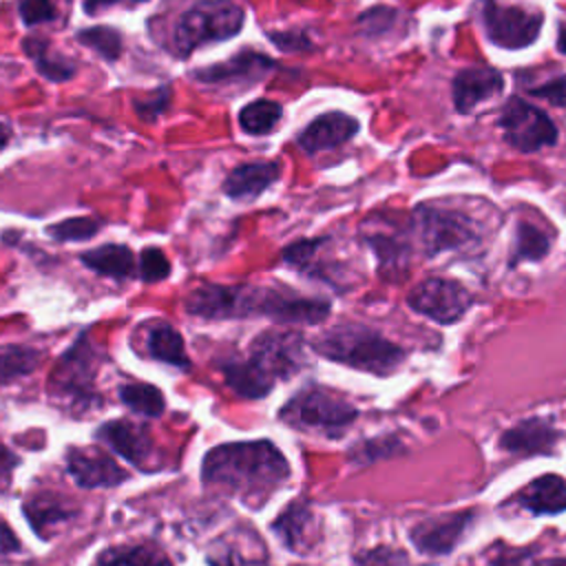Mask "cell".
I'll return each instance as SVG.
<instances>
[{"label": "cell", "instance_id": "d6986e66", "mask_svg": "<svg viewBox=\"0 0 566 566\" xmlns=\"http://www.w3.org/2000/svg\"><path fill=\"white\" fill-rule=\"evenodd\" d=\"M504 88V77L491 66H469L455 73L451 93L453 106L460 115L471 113L480 102L497 95Z\"/></svg>", "mask_w": 566, "mask_h": 566}, {"label": "cell", "instance_id": "7c38bea8", "mask_svg": "<svg viewBox=\"0 0 566 566\" xmlns=\"http://www.w3.org/2000/svg\"><path fill=\"white\" fill-rule=\"evenodd\" d=\"M363 237L378 259V270L382 279L400 281L409 270L411 245L407 241V234L389 221L367 219L363 226Z\"/></svg>", "mask_w": 566, "mask_h": 566}, {"label": "cell", "instance_id": "8fae6325", "mask_svg": "<svg viewBox=\"0 0 566 566\" xmlns=\"http://www.w3.org/2000/svg\"><path fill=\"white\" fill-rule=\"evenodd\" d=\"M471 303H473V296L460 281L440 279V276L420 281L407 294V305L413 312L440 325H451L460 321L471 307Z\"/></svg>", "mask_w": 566, "mask_h": 566}, {"label": "cell", "instance_id": "f6af8a7d", "mask_svg": "<svg viewBox=\"0 0 566 566\" xmlns=\"http://www.w3.org/2000/svg\"><path fill=\"white\" fill-rule=\"evenodd\" d=\"M524 566H566V557H548V559H533L524 562Z\"/></svg>", "mask_w": 566, "mask_h": 566}, {"label": "cell", "instance_id": "7402d4cb", "mask_svg": "<svg viewBox=\"0 0 566 566\" xmlns=\"http://www.w3.org/2000/svg\"><path fill=\"white\" fill-rule=\"evenodd\" d=\"M22 511L35 535L42 539H53L60 528L77 515V509L57 493H33L24 500Z\"/></svg>", "mask_w": 566, "mask_h": 566}, {"label": "cell", "instance_id": "8992f818", "mask_svg": "<svg viewBox=\"0 0 566 566\" xmlns=\"http://www.w3.org/2000/svg\"><path fill=\"white\" fill-rule=\"evenodd\" d=\"M279 418L294 429L321 433L327 438H340L347 427L358 418V409L340 394L307 385L298 389L279 411Z\"/></svg>", "mask_w": 566, "mask_h": 566}, {"label": "cell", "instance_id": "8d00e7d4", "mask_svg": "<svg viewBox=\"0 0 566 566\" xmlns=\"http://www.w3.org/2000/svg\"><path fill=\"white\" fill-rule=\"evenodd\" d=\"M170 274V261L159 248H144L139 252V279L146 283L164 281Z\"/></svg>", "mask_w": 566, "mask_h": 566}, {"label": "cell", "instance_id": "ffe728a7", "mask_svg": "<svg viewBox=\"0 0 566 566\" xmlns=\"http://www.w3.org/2000/svg\"><path fill=\"white\" fill-rule=\"evenodd\" d=\"M272 531L287 551L298 555H307L318 539L316 517L312 509L301 500L290 502L279 513V517L272 522Z\"/></svg>", "mask_w": 566, "mask_h": 566}, {"label": "cell", "instance_id": "7a4b0ae2", "mask_svg": "<svg viewBox=\"0 0 566 566\" xmlns=\"http://www.w3.org/2000/svg\"><path fill=\"white\" fill-rule=\"evenodd\" d=\"M201 480L248 509H261L290 480V464L270 440L226 442L203 455Z\"/></svg>", "mask_w": 566, "mask_h": 566}, {"label": "cell", "instance_id": "1f68e13d", "mask_svg": "<svg viewBox=\"0 0 566 566\" xmlns=\"http://www.w3.org/2000/svg\"><path fill=\"white\" fill-rule=\"evenodd\" d=\"M548 248H551V241L537 226L528 221H520L515 228L511 265H517L520 261H539L546 256Z\"/></svg>", "mask_w": 566, "mask_h": 566}, {"label": "cell", "instance_id": "484cf974", "mask_svg": "<svg viewBox=\"0 0 566 566\" xmlns=\"http://www.w3.org/2000/svg\"><path fill=\"white\" fill-rule=\"evenodd\" d=\"M22 49L24 53L33 60L35 69L40 75H44L51 82H66L75 75L77 66L71 57H66L64 53H57L49 40L31 35L22 40Z\"/></svg>", "mask_w": 566, "mask_h": 566}, {"label": "cell", "instance_id": "f35d334b", "mask_svg": "<svg viewBox=\"0 0 566 566\" xmlns=\"http://www.w3.org/2000/svg\"><path fill=\"white\" fill-rule=\"evenodd\" d=\"M170 93H172L170 86H161V88L153 91L150 95H146L144 99H135L133 106L142 119H155L170 104Z\"/></svg>", "mask_w": 566, "mask_h": 566}, {"label": "cell", "instance_id": "ee69618b", "mask_svg": "<svg viewBox=\"0 0 566 566\" xmlns=\"http://www.w3.org/2000/svg\"><path fill=\"white\" fill-rule=\"evenodd\" d=\"M139 2H146V0H84V11L88 15H95L97 11H102L111 4H139Z\"/></svg>", "mask_w": 566, "mask_h": 566}, {"label": "cell", "instance_id": "cb8c5ba5", "mask_svg": "<svg viewBox=\"0 0 566 566\" xmlns=\"http://www.w3.org/2000/svg\"><path fill=\"white\" fill-rule=\"evenodd\" d=\"M515 502L533 515H557L566 511V480L557 473H544L528 482Z\"/></svg>", "mask_w": 566, "mask_h": 566}, {"label": "cell", "instance_id": "5bb4252c", "mask_svg": "<svg viewBox=\"0 0 566 566\" xmlns=\"http://www.w3.org/2000/svg\"><path fill=\"white\" fill-rule=\"evenodd\" d=\"M66 471L73 482L82 489H113L128 480L124 471L108 453L102 449H66Z\"/></svg>", "mask_w": 566, "mask_h": 566}, {"label": "cell", "instance_id": "bcb514c9", "mask_svg": "<svg viewBox=\"0 0 566 566\" xmlns=\"http://www.w3.org/2000/svg\"><path fill=\"white\" fill-rule=\"evenodd\" d=\"M9 139H11V126L4 124V122H0V150L7 146Z\"/></svg>", "mask_w": 566, "mask_h": 566}, {"label": "cell", "instance_id": "4316f807", "mask_svg": "<svg viewBox=\"0 0 566 566\" xmlns=\"http://www.w3.org/2000/svg\"><path fill=\"white\" fill-rule=\"evenodd\" d=\"M93 566H172V562L155 544H124L104 548Z\"/></svg>", "mask_w": 566, "mask_h": 566}, {"label": "cell", "instance_id": "4fadbf2b", "mask_svg": "<svg viewBox=\"0 0 566 566\" xmlns=\"http://www.w3.org/2000/svg\"><path fill=\"white\" fill-rule=\"evenodd\" d=\"M206 559L210 566H268V548L252 526L239 524L210 542Z\"/></svg>", "mask_w": 566, "mask_h": 566}, {"label": "cell", "instance_id": "ac0fdd59", "mask_svg": "<svg viewBox=\"0 0 566 566\" xmlns=\"http://www.w3.org/2000/svg\"><path fill=\"white\" fill-rule=\"evenodd\" d=\"M358 119L343 113V111H329L318 117H314L301 133H298V146L307 153H321L336 148L345 142H349L358 133Z\"/></svg>", "mask_w": 566, "mask_h": 566}, {"label": "cell", "instance_id": "f1b7e54d", "mask_svg": "<svg viewBox=\"0 0 566 566\" xmlns=\"http://www.w3.org/2000/svg\"><path fill=\"white\" fill-rule=\"evenodd\" d=\"M42 363V352L29 345H0V387L33 374Z\"/></svg>", "mask_w": 566, "mask_h": 566}, {"label": "cell", "instance_id": "74e56055", "mask_svg": "<svg viewBox=\"0 0 566 566\" xmlns=\"http://www.w3.org/2000/svg\"><path fill=\"white\" fill-rule=\"evenodd\" d=\"M18 11L27 27L51 22L57 15L55 0H20Z\"/></svg>", "mask_w": 566, "mask_h": 566}, {"label": "cell", "instance_id": "44dd1931", "mask_svg": "<svg viewBox=\"0 0 566 566\" xmlns=\"http://www.w3.org/2000/svg\"><path fill=\"white\" fill-rule=\"evenodd\" d=\"M557 438H559V431L553 427L551 420L528 418L506 429L500 436V449L515 458L539 455V453H551L557 444Z\"/></svg>", "mask_w": 566, "mask_h": 566}, {"label": "cell", "instance_id": "e575fe53", "mask_svg": "<svg viewBox=\"0 0 566 566\" xmlns=\"http://www.w3.org/2000/svg\"><path fill=\"white\" fill-rule=\"evenodd\" d=\"M400 451L402 447L396 438H374V440H363L358 447H354L349 451V458L354 462H374L378 458H387Z\"/></svg>", "mask_w": 566, "mask_h": 566}, {"label": "cell", "instance_id": "836d02e7", "mask_svg": "<svg viewBox=\"0 0 566 566\" xmlns=\"http://www.w3.org/2000/svg\"><path fill=\"white\" fill-rule=\"evenodd\" d=\"M102 228V219L95 217H69L46 228V234L55 241H84Z\"/></svg>", "mask_w": 566, "mask_h": 566}, {"label": "cell", "instance_id": "3957f363", "mask_svg": "<svg viewBox=\"0 0 566 566\" xmlns=\"http://www.w3.org/2000/svg\"><path fill=\"white\" fill-rule=\"evenodd\" d=\"M305 340L292 329L261 332L245 358H232L221 363L226 385L248 400L265 398L279 380L292 378L305 363Z\"/></svg>", "mask_w": 566, "mask_h": 566}, {"label": "cell", "instance_id": "e0dca14e", "mask_svg": "<svg viewBox=\"0 0 566 566\" xmlns=\"http://www.w3.org/2000/svg\"><path fill=\"white\" fill-rule=\"evenodd\" d=\"M276 69L274 60L259 53V51H241L237 55H232L226 62L206 66V69H197L192 73V77L197 82L203 84H212V86H228V84H252L259 82L261 77H265L268 73H272Z\"/></svg>", "mask_w": 566, "mask_h": 566}, {"label": "cell", "instance_id": "d590c367", "mask_svg": "<svg viewBox=\"0 0 566 566\" xmlns=\"http://www.w3.org/2000/svg\"><path fill=\"white\" fill-rule=\"evenodd\" d=\"M354 566H407L409 557L405 551L394 546H376L354 555Z\"/></svg>", "mask_w": 566, "mask_h": 566}, {"label": "cell", "instance_id": "d4e9b609", "mask_svg": "<svg viewBox=\"0 0 566 566\" xmlns=\"http://www.w3.org/2000/svg\"><path fill=\"white\" fill-rule=\"evenodd\" d=\"M80 261L93 272L117 281L130 279L135 274V256L122 243H104L99 248L86 250L80 254Z\"/></svg>", "mask_w": 566, "mask_h": 566}, {"label": "cell", "instance_id": "ab89813d", "mask_svg": "<svg viewBox=\"0 0 566 566\" xmlns=\"http://www.w3.org/2000/svg\"><path fill=\"white\" fill-rule=\"evenodd\" d=\"M531 93L542 97V99H548L555 106H564L566 104V75L564 77H555V80L546 82L544 86L533 88Z\"/></svg>", "mask_w": 566, "mask_h": 566}, {"label": "cell", "instance_id": "7bdbcfd3", "mask_svg": "<svg viewBox=\"0 0 566 566\" xmlns=\"http://www.w3.org/2000/svg\"><path fill=\"white\" fill-rule=\"evenodd\" d=\"M20 551V539L18 535L13 533V528L0 520V557L2 555H11V553H18Z\"/></svg>", "mask_w": 566, "mask_h": 566}, {"label": "cell", "instance_id": "f546056e", "mask_svg": "<svg viewBox=\"0 0 566 566\" xmlns=\"http://www.w3.org/2000/svg\"><path fill=\"white\" fill-rule=\"evenodd\" d=\"M119 400L139 416L159 418L166 409L164 394L148 382H128L119 387Z\"/></svg>", "mask_w": 566, "mask_h": 566}, {"label": "cell", "instance_id": "277c9868", "mask_svg": "<svg viewBox=\"0 0 566 566\" xmlns=\"http://www.w3.org/2000/svg\"><path fill=\"white\" fill-rule=\"evenodd\" d=\"M310 345L318 356L327 360L376 376L394 374L407 356L400 345L391 343L380 332L358 323H343L329 327L318 334Z\"/></svg>", "mask_w": 566, "mask_h": 566}, {"label": "cell", "instance_id": "d6a6232c", "mask_svg": "<svg viewBox=\"0 0 566 566\" xmlns=\"http://www.w3.org/2000/svg\"><path fill=\"white\" fill-rule=\"evenodd\" d=\"M77 42L91 51H95L99 57L115 62L122 55V33L115 27L97 24L82 29L77 35Z\"/></svg>", "mask_w": 566, "mask_h": 566}, {"label": "cell", "instance_id": "603a6c76", "mask_svg": "<svg viewBox=\"0 0 566 566\" xmlns=\"http://www.w3.org/2000/svg\"><path fill=\"white\" fill-rule=\"evenodd\" d=\"M279 177V161H245L230 170L223 181V192L234 201H252L261 197Z\"/></svg>", "mask_w": 566, "mask_h": 566}, {"label": "cell", "instance_id": "9c48e42d", "mask_svg": "<svg viewBox=\"0 0 566 566\" xmlns=\"http://www.w3.org/2000/svg\"><path fill=\"white\" fill-rule=\"evenodd\" d=\"M544 15L520 4H506L502 0H480V22L486 38L509 51L531 46L542 31Z\"/></svg>", "mask_w": 566, "mask_h": 566}, {"label": "cell", "instance_id": "2e32d148", "mask_svg": "<svg viewBox=\"0 0 566 566\" xmlns=\"http://www.w3.org/2000/svg\"><path fill=\"white\" fill-rule=\"evenodd\" d=\"M95 438L106 442L117 455L128 460L142 471H150V460H153V438L144 424L130 422L126 418L108 420L104 422L97 431Z\"/></svg>", "mask_w": 566, "mask_h": 566}, {"label": "cell", "instance_id": "6da1fadb", "mask_svg": "<svg viewBox=\"0 0 566 566\" xmlns=\"http://www.w3.org/2000/svg\"><path fill=\"white\" fill-rule=\"evenodd\" d=\"M184 307L188 314L208 321L256 316L283 325H316L329 316L327 301L268 285L203 283L186 296Z\"/></svg>", "mask_w": 566, "mask_h": 566}, {"label": "cell", "instance_id": "60d3db41", "mask_svg": "<svg viewBox=\"0 0 566 566\" xmlns=\"http://www.w3.org/2000/svg\"><path fill=\"white\" fill-rule=\"evenodd\" d=\"M270 40L281 49V51H305L312 46L310 38H305L298 31H285V33H270Z\"/></svg>", "mask_w": 566, "mask_h": 566}, {"label": "cell", "instance_id": "52a82bcc", "mask_svg": "<svg viewBox=\"0 0 566 566\" xmlns=\"http://www.w3.org/2000/svg\"><path fill=\"white\" fill-rule=\"evenodd\" d=\"M245 11L232 0H199L186 9L172 31L177 55L186 57L199 46L223 42L241 33Z\"/></svg>", "mask_w": 566, "mask_h": 566}, {"label": "cell", "instance_id": "ba28073f", "mask_svg": "<svg viewBox=\"0 0 566 566\" xmlns=\"http://www.w3.org/2000/svg\"><path fill=\"white\" fill-rule=\"evenodd\" d=\"M411 230L429 259L440 252L467 250L478 241L471 219L449 208L418 206L411 217Z\"/></svg>", "mask_w": 566, "mask_h": 566}, {"label": "cell", "instance_id": "5b68a950", "mask_svg": "<svg viewBox=\"0 0 566 566\" xmlns=\"http://www.w3.org/2000/svg\"><path fill=\"white\" fill-rule=\"evenodd\" d=\"M99 369V354L86 334L60 356L49 378V396L60 409L84 413L88 409H99L102 398L95 391V378Z\"/></svg>", "mask_w": 566, "mask_h": 566}, {"label": "cell", "instance_id": "4dcf8cb0", "mask_svg": "<svg viewBox=\"0 0 566 566\" xmlns=\"http://www.w3.org/2000/svg\"><path fill=\"white\" fill-rule=\"evenodd\" d=\"M283 115V106L274 99H256L245 104L239 111V126L248 133V135H265L270 133Z\"/></svg>", "mask_w": 566, "mask_h": 566}, {"label": "cell", "instance_id": "9a60e30c", "mask_svg": "<svg viewBox=\"0 0 566 566\" xmlns=\"http://www.w3.org/2000/svg\"><path fill=\"white\" fill-rule=\"evenodd\" d=\"M471 522H473V511H453V513L424 517L409 531V539L420 553L449 555Z\"/></svg>", "mask_w": 566, "mask_h": 566}, {"label": "cell", "instance_id": "b9f144b4", "mask_svg": "<svg viewBox=\"0 0 566 566\" xmlns=\"http://www.w3.org/2000/svg\"><path fill=\"white\" fill-rule=\"evenodd\" d=\"M18 462H20L18 455H13L7 447L0 444V491H4L11 484V475Z\"/></svg>", "mask_w": 566, "mask_h": 566}, {"label": "cell", "instance_id": "30bf717a", "mask_svg": "<svg viewBox=\"0 0 566 566\" xmlns=\"http://www.w3.org/2000/svg\"><path fill=\"white\" fill-rule=\"evenodd\" d=\"M509 146L520 153H535L557 142L555 122L522 97H511L497 119Z\"/></svg>", "mask_w": 566, "mask_h": 566}, {"label": "cell", "instance_id": "83f0119b", "mask_svg": "<svg viewBox=\"0 0 566 566\" xmlns=\"http://www.w3.org/2000/svg\"><path fill=\"white\" fill-rule=\"evenodd\" d=\"M146 349L150 358L179 367V369H190V358L186 354V345L181 334L168 325V323H157L148 329L146 336Z\"/></svg>", "mask_w": 566, "mask_h": 566}, {"label": "cell", "instance_id": "7dc6e473", "mask_svg": "<svg viewBox=\"0 0 566 566\" xmlns=\"http://www.w3.org/2000/svg\"><path fill=\"white\" fill-rule=\"evenodd\" d=\"M557 51H559V53H566V24L559 29V35H557Z\"/></svg>", "mask_w": 566, "mask_h": 566}]
</instances>
